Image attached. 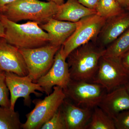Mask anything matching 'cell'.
<instances>
[{
	"instance_id": "cell-1",
	"label": "cell",
	"mask_w": 129,
	"mask_h": 129,
	"mask_svg": "<svg viewBox=\"0 0 129 129\" xmlns=\"http://www.w3.org/2000/svg\"><path fill=\"white\" fill-rule=\"evenodd\" d=\"M105 51L106 48L92 41L72 51L66 59L71 79L92 83Z\"/></svg>"
},
{
	"instance_id": "cell-2",
	"label": "cell",
	"mask_w": 129,
	"mask_h": 129,
	"mask_svg": "<svg viewBox=\"0 0 129 129\" xmlns=\"http://www.w3.org/2000/svg\"><path fill=\"white\" fill-rule=\"evenodd\" d=\"M0 21L5 28V39L19 49L37 48L50 42L49 35L36 22L17 23L1 14Z\"/></svg>"
},
{
	"instance_id": "cell-3",
	"label": "cell",
	"mask_w": 129,
	"mask_h": 129,
	"mask_svg": "<svg viewBox=\"0 0 129 129\" xmlns=\"http://www.w3.org/2000/svg\"><path fill=\"white\" fill-rule=\"evenodd\" d=\"M58 6L51 1L18 0L0 9V14L15 22L28 20L40 25L53 18L57 12Z\"/></svg>"
},
{
	"instance_id": "cell-4",
	"label": "cell",
	"mask_w": 129,
	"mask_h": 129,
	"mask_svg": "<svg viewBox=\"0 0 129 129\" xmlns=\"http://www.w3.org/2000/svg\"><path fill=\"white\" fill-rule=\"evenodd\" d=\"M65 98L62 88L55 86L52 92L44 99L34 100L35 108L26 114L27 120L22 124V129H40L58 110Z\"/></svg>"
},
{
	"instance_id": "cell-5",
	"label": "cell",
	"mask_w": 129,
	"mask_h": 129,
	"mask_svg": "<svg viewBox=\"0 0 129 129\" xmlns=\"http://www.w3.org/2000/svg\"><path fill=\"white\" fill-rule=\"evenodd\" d=\"M106 19L97 14L85 17L77 22L76 29L61 46L64 57L75 48L91 41L96 42Z\"/></svg>"
},
{
	"instance_id": "cell-6",
	"label": "cell",
	"mask_w": 129,
	"mask_h": 129,
	"mask_svg": "<svg viewBox=\"0 0 129 129\" xmlns=\"http://www.w3.org/2000/svg\"><path fill=\"white\" fill-rule=\"evenodd\" d=\"M61 46L49 43L37 48L19 49L27 67L28 75L34 82H36L49 71Z\"/></svg>"
},
{
	"instance_id": "cell-7",
	"label": "cell",
	"mask_w": 129,
	"mask_h": 129,
	"mask_svg": "<svg viewBox=\"0 0 129 129\" xmlns=\"http://www.w3.org/2000/svg\"><path fill=\"white\" fill-rule=\"evenodd\" d=\"M63 90L66 98L73 104L92 109L98 106L108 92L103 86L97 83L72 80Z\"/></svg>"
},
{
	"instance_id": "cell-8",
	"label": "cell",
	"mask_w": 129,
	"mask_h": 129,
	"mask_svg": "<svg viewBox=\"0 0 129 129\" xmlns=\"http://www.w3.org/2000/svg\"><path fill=\"white\" fill-rule=\"evenodd\" d=\"M129 81V74L119 58L103 55L92 83L101 85L109 92L125 85Z\"/></svg>"
},
{
	"instance_id": "cell-9",
	"label": "cell",
	"mask_w": 129,
	"mask_h": 129,
	"mask_svg": "<svg viewBox=\"0 0 129 129\" xmlns=\"http://www.w3.org/2000/svg\"><path fill=\"white\" fill-rule=\"evenodd\" d=\"M6 82L11 95L10 108L14 110L15 104L19 98H23L26 106L31 103L30 94H34L36 96H41L44 93L43 89L37 83L34 82L28 75L21 76L14 73L6 72Z\"/></svg>"
},
{
	"instance_id": "cell-10",
	"label": "cell",
	"mask_w": 129,
	"mask_h": 129,
	"mask_svg": "<svg viewBox=\"0 0 129 129\" xmlns=\"http://www.w3.org/2000/svg\"><path fill=\"white\" fill-rule=\"evenodd\" d=\"M71 80L68 65L61 47L56 53L54 62L49 71L35 83L41 86L44 93L48 95L52 92L54 86L65 89Z\"/></svg>"
},
{
	"instance_id": "cell-11",
	"label": "cell",
	"mask_w": 129,
	"mask_h": 129,
	"mask_svg": "<svg viewBox=\"0 0 129 129\" xmlns=\"http://www.w3.org/2000/svg\"><path fill=\"white\" fill-rule=\"evenodd\" d=\"M0 71L14 73L21 76L28 75L26 64L19 49L3 37H0Z\"/></svg>"
},
{
	"instance_id": "cell-12",
	"label": "cell",
	"mask_w": 129,
	"mask_h": 129,
	"mask_svg": "<svg viewBox=\"0 0 129 129\" xmlns=\"http://www.w3.org/2000/svg\"><path fill=\"white\" fill-rule=\"evenodd\" d=\"M129 28V11L107 19L97 39V44L106 48Z\"/></svg>"
},
{
	"instance_id": "cell-13",
	"label": "cell",
	"mask_w": 129,
	"mask_h": 129,
	"mask_svg": "<svg viewBox=\"0 0 129 129\" xmlns=\"http://www.w3.org/2000/svg\"><path fill=\"white\" fill-rule=\"evenodd\" d=\"M60 108L67 129H85L94 109L79 107L67 98L64 99Z\"/></svg>"
},
{
	"instance_id": "cell-14",
	"label": "cell",
	"mask_w": 129,
	"mask_h": 129,
	"mask_svg": "<svg viewBox=\"0 0 129 129\" xmlns=\"http://www.w3.org/2000/svg\"><path fill=\"white\" fill-rule=\"evenodd\" d=\"M98 107L113 119L121 112L129 109V94L125 86L108 92Z\"/></svg>"
},
{
	"instance_id": "cell-15",
	"label": "cell",
	"mask_w": 129,
	"mask_h": 129,
	"mask_svg": "<svg viewBox=\"0 0 129 129\" xmlns=\"http://www.w3.org/2000/svg\"><path fill=\"white\" fill-rule=\"evenodd\" d=\"M77 24V22L60 21L52 18L45 23L40 24V26L49 35L50 44L61 46L73 34Z\"/></svg>"
},
{
	"instance_id": "cell-16",
	"label": "cell",
	"mask_w": 129,
	"mask_h": 129,
	"mask_svg": "<svg viewBox=\"0 0 129 129\" xmlns=\"http://www.w3.org/2000/svg\"><path fill=\"white\" fill-rule=\"evenodd\" d=\"M96 14L95 10L85 7L78 0H67L65 3L58 6L57 12L53 18L76 23L85 17Z\"/></svg>"
},
{
	"instance_id": "cell-17",
	"label": "cell",
	"mask_w": 129,
	"mask_h": 129,
	"mask_svg": "<svg viewBox=\"0 0 129 129\" xmlns=\"http://www.w3.org/2000/svg\"><path fill=\"white\" fill-rule=\"evenodd\" d=\"M85 129H116L114 120L98 106L93 110Z\"/></svg>"
},
{
	"instance_id": "cell-18",
	"label": "cell",
	"mask_w": 129,
	"mask_h": 129,
	"mask_svg": "<svg viewBox=\"0 0 129 129\" xmlns=\"http://www.w3.org/2000/svg\"><path fill=\"white\" fill-rule=\"evenodd\" d=\"M129 50V28L106 48L104 55L119 58Z\"/></svg>"
},
{
	"instance_id": "cell-19",
	"label": "cell",
	"mask_w": 129,
	"mask_h": 129,
	"mask_svg": "<svg viewBox=\"0 0 129 129\" xmlns=\"http://www.w3.org/2000/svg\"><path fill=\"white\" fill-rule=\"evenodd\" d=\"M22 124L17 112L0 106V129H22Z\"/></svg>"
},
{
	"instance_id": "cell-20",
	"label": "cell",
	"mask_w": 129,
	"mask_h": 129,
	"mask_svg": "<svg viewBox=\"0 0 129 129\" xmlns=\"http://www.w3.org/2000/svg\"><path fill=\"white\" fill-rule=\"evenodd\" d=\"M95 10L97 14L107 19L121 14L125 9L115 0H101Z\"/></svg>"
},
{
	"instance_id": "cell-21",
	"label": "cell",
	"mask_w": 129,
	"mask_h": 129,
	"mask_svg": "<svg viewBox=\"0 0 129 129\" xmlns=\"http://www.w3.org/2000/svg\"><path fill=\"white\" fill-rule=\"evenodd\" d=\"M41 129H67L60 107L51 118L41 128Z\"/></svg>"
},
{
	"instance_id": "cell-22",
	"label": "cell",
	"mask_w": 129,
	"mask_h": 129,
	"mask_svg": "<svg viewBox=\"0 0 129 129\" xmlns=\"http://www.w3.org/2000/svg\"><path fill=\"white\" fill-rule=\"evenodd\" d=\"M9 90L6 82V72L0 71V106L10 108Z\"/></svg>"
},
{
	"instance_id": "cell-23",
	"label": "cell",
	"mask_w": 129,
	"mask_h": 129,
	"mask_svg": "<svg viewBox=\"0 0 129 129\" xmlns=\"http://www.w3.org/2000/svg\"><path fill=\"white\" fill-rule=\"evenodd\" d=\"M113 119L116 129H129V109L121 112Z\"/></svg>"
},
{
	"instance_id": "cell-24",
	"label": "cell",
	"mask_w": 129,
	"mask_h": 129,
	"mask_svg": "<svg viewBox=\"0 0 129 129\" xmlns=\"http://www.w3.org/2000/svg\"><path fill=\"white\" fill-rule=\"evenodd\" d=\"M79 2L85 7L90 9H95L101 0H78Z\"/></svg>"
},
{
	"instance_id": "cell-25",
	"label": "cell",
	"mask_w": 129,
	"mask_h": 129,
	"mask_svg": "<svg viewBox=\"0 0 129 129\" xmlns=\"http://www.w3.org/2000/svg\"><path fill=\"white\" fill-rule=\"evenodd\" d=\"M119 59L123 67L129 74V50L121 56Z\"/></svg>"
},
{
	"instance_id": "cell-26",
	"label": "cell",
	"mask_w": 129,
	"mask_h": 129,
	"mask_svg": "<svg viewBox=\"0 0 129 129\" xmlns=\"http://www.w3.org/2000/svg\"><path fill=\"white\" fill-rule=\"evenodd\" d=\"M120 5V6L125 9L129 7V0H115Z\"/></svg>"
},
{
	"instance_id": "cell-27",
	"label": "cell",
	"mask_w": 129,
	"mask_h": 129,
	"mask_svg": "<svg viewBox=\"0 0 129 129\" xmlns=\"http://www.w3.org/2000/svg\"><path fill=\"white\" fill-rule=\"evenodd\" d=\"M18 0H0V9Z\"/></svg>"
},
{
	"instance_id": "cell-28",
	"label": "cell",
	"mask_w": 129,
	"mask_h": 129,
	"mask_svg": "<svg viewBox=\"0 0 129 129\" xmlns=\"http://www.w3.org/2000/svg\"><path fill=\"white\" fill-rule=\"evenodd\" d=\"M5 30L4 26L0 21V37H5Z\"/></svg>"
},
{
	"instance_id": "cell-29",
	"label": "cell",
	"mask_w": 129,
	"mask_h": 129,
	"mask_svg": "<svg viewBox=\"0 0 129 129\" xmlns=\"http://www.w3.org/2000/svg\"><path fill=\"white\" fill-rule=\"evenodd\" d=\"M57 5L60 6L64 3V0H51Z\"/></svg>"
},
{
	"instance_id": "cell-30",
	"label": "cell",
	"mask_w": 129,
	"mask_h": 129,
	"mask_svg": "<svg viewBox=\"0 0 129 129\" xmlns=\"http://www.w3.org/2000/svg\"><path fill=\"white\" fill-rule=\"evenodd\" d=\"M125 86V88H126L127 92H128L129 94V81L128 82Z\"/></svg>"
},
{
	"instance_id": "cell-31",
	"label": "cell",
	"mask_w": 129,
	"mask_h": 129,
	"mask_svg": "<svg viewBox=\"0 0 129 129\" xmlns=\"http://www.w3.org/2000/svg\"><path fill=\"white\" fill-rule=\"evenodd\" d=\"M125 9L127 10V11H129V7L127 8H125Z\"/></svg>"
},
{
	"instance_id": "cell-32",
	"label": "cell",
	"mask_w": 129,
	"mask_h": 129,
	"mask_svg": "<svg viewBox=\"0 0 129 129\" xmlns=\"http://www.w3.org/2000/svg\"><path fill=\"white\" fill-rule=\"evenodd\" d=\"M47 1H50L51 0H46Z\"/></svg>"
}]
</instances>
